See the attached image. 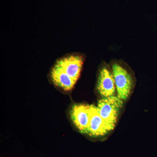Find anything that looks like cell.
I'll return each instance as SVG.
<instances>
[{
	"label": "cell",
	"instance_id": "obj_1",
	"mask_svg": "<svg viewBox=\"0 0 157 157\" xmlns=\"http://www.w3.org/2000/svg\"><path fill=\"white\" fill-rule=\"evenodd\" d=\"M123 100L117 96L103 98L98 102V111L110 130L114 129Z\"/></svg>",
	"mask_w": 157,
	"mask_h": 157
},
{
	"label": "cell",
	"instance_id": "obj_2",
	"mask_svg": "<svg viewBox=\"0 0 157 157\" xmlns=\"http://www.w3.org/2000/svg\"><path fill=\"white\" fill-rule=\"evenodd\" d=\"M113 72L117 97L124 101L126 100L133 87L132 76L124 68L118 64L113 66Z\"/></svg>",
	"mask_w": 157,
	"mask_h": 157
},
{
	"label": "cell",
	"instance_id": "obj_3",
	"mask_svg": "<svg viewBox=\"0 0 157 157\" xmlns=\"http://www.w3.org/2000/svg\"><path fill=\"white\" fill-rule=\"evenodd\" d=\"M70 116L73 124L79 132L87 134L90 119V105L75 104L70 110Z\"/></svg>",
	"mask_w": 157,
	"mask_h": 157
},
{
	"label": "cell",
	"instance_id": "obj_4",
	"mask_svg": "<svg viewBox=\"0 0 157 157\" xmlns=\"http://www.w3.org/2000/svg\"><path fill=\"white\" fill-rule=\"evenodd\" d=\"M90 119L87 134L91 137H100L107 135L111 130L101 117L97 107L90 105Z\"/></svg>",
	"mask_w": 157,
	"mask_h": 157
},
{
	"label": "cell",
	"instance_id": "obj_5",
	"mask_svg": "<svg viewBox=\"0 0 157 157\" xmlns=\"http://www.w3.org/2000/svg\"><path fill=\"white\" fill-rule=\"evenodd\" d=\"M116 85L114 76L108 69L103 67L98 77L97 90L102 98L115 96Z\"/></svg>",
	"mask_w": 157,
	"mask_h": 157
},
{
	"label": "cell",
	"instance_id": "obj_6",
	"mask_svg": "<svg viewBox=\"0 0 157 157\" xmlns=\"http://www.w3.org/2000/svg\"><path fill=\"white\" fill-rule=\"evenodd\" d=\"M49 76L55 86L66 91L71 90L76 83L56 63L51 70Z\"/></svg>",
	"mask_w": 157,
	"mask_h": 157
}]
</instances>
